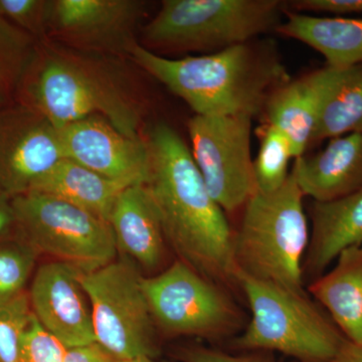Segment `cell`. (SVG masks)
Masks as SVG:
<instances>
[{
    "label": "cell",
    "mask_w": 362,
    "mask_h": 362,
    "mask_svg": "<svg viewBox=\"0 0 362 362\" xmlns=\"http://www.w3.org/2000/svg\"><path fill=\"white\" fill-rule=\"evenodd\" d=\"M13 218V214L6 213L4 209H0V235L8 228Z\"/></svg>",
    "instance_id": "obj_32"
},
{
    "label": "cell",
    "mask_w": 362,
    "mask_h": 362,
    "mask_svg": "<svg viewBox=\"0 0 362 362\" xmlns=\"http://www.w3.org/2000/svg\"><path fill=\"white\" fill-rule=\"evenodd\" d=\"M140 68L181 98L195 115H261L289 81L268 44L233 45L202 56L169 59L134 42L127 51Z\"/></svg>",
    "instance_id": "obj_2"
},
{
    "label": "cell",
    "mask_w": 362,
    "mask_h": 362,
    "mask_svg": "<svg viewBox=\"0 0 362 362\" xmlns=\"http://www.w3.org/2000/svg\"><path fill=\"white\" fill-rule=\"evenodd\" d=\"M33 94L40 115L58 130L99 116L123 134L140 137L135 102L108 71L90 59L54 51L40 66Z\"/></svg>",
    "instance_id": "obj_7"
},
{
    "label": "cell",
    "mask_w": 362,
    "mask_h": 362,
    "mask_svg": "<svg viewBox=\"0 0 362 362\" xmlns=\"http://www.w3.org/2000/svg\"><path fill=\"white\" fill-rule=\"evenodd\" d=\"M305 195L290 173L270 194L256 192L243 207L233 230V258L238 275L303 290L302 263L310 239Z\"/></svg>",
    "instance_id": "obj_4"
},
{
    "label": "cell",
    "mask_w": 362,
    "mask_h": 362,
    "mask_svg": "<svg viewBox=\"0 0 362 362\" xmlns=\"http://www.w3.org/2000/svg\"><path fill=\"white\" fill-rule=\"evenodd\" d=\"M310 239L302 263L305 286L320 277L345 250L362 245V188L334 201L312 202Z\"/></svg>",
    "instance_id": "obj_16"
},
{
    "label": "cell",
    "mask_w": 362,
    "mask_h": 362,
    "mask_svg": "<svg viewBox=\"0 0 362 362\" xmlns=\"http://www.w3.org/2000/svg\"><path fill=\"white\" fill-rule=\"evenodd\" d=\"M59 132L66 158L126 187L146 180L148 152L143 138L123 134L99 116L69 124Z\"/></svg>",
    "instance_id": "obj_11"
},
{
    "label": "cell",
    "mask_w": 362,
    "mask_h": 362,
    "mask_svg": "<svg viewBox=\"0 0 362 362\" xmlns=\"http://www.w3.org/2000/svg\"><path fill=\"white\" fill-rule=\"evenodd\" d=\"M66 352L65 345L45 330L33 314L21 339V362H65Z\"/></svg>",
    "instance_id": "obj_26"
},
{
    "label": "cell",
    "mask_w": 362,
    "mask_h": 362,
    "mask_svg": "<svg viewBox=\"0 0 362 362\" xmlns=\"http://www.w3.org/2000/svg\"><path fill=\"white\" fill-rule=\"evenodd\" d=\"M118 359L111 356L97 342L82 346L66 349L65 362H117Z\"/></svg>",
    "instance_id": "obj_30"
},
{
    "label": "cell",
    "mask_w": 362,
    "mask_h": 362,
    "mask_svg": "<svg viewBox=\"0 0 362 362\" xmlns=\"http://www.w3.org/2000/svg\"><path fill=\"white\" fill-rule=\"evenodd\" d=\"M362 132V65L340 69L324 95L312 144Z\"/></svg>",
    "instance_id": "obj_22"
},
{
    "label": "cell",
    "mask_w": 362,
    "mask_h": 362,
    "mask_svg": "<svg viewBox=\"0 0 362 362\" xmlns=\"http://www.w3.org/2000/svg\"><path fill=\"white\" fill-rule=\"evenodd\" d=\"M64 158L59 130L40 114L26 118L0 133V187L26 194Z\"/></svg>",
    "instance_id": "obj_14"
},
{
    "label": "cell",
    "mask_w": 362,
    "mask_h": 362,
    "mask_svg": "<svg viewBox=\"0 0 362 362\" xmlns=\"http://www.w3.org/2000/svg\"><path fill=\"white\" fill-rule=\"evenodd\" d=\"M339 70L326 66L297 80H289L269 98L264 111L267 124L287 137L295 159L303 156L312 145L324 95Z\"/></svg>",
    "instance_id": "obj_17"
},
{
    "label": "cell",
    "mask_w": 362,
    "mask_h": 362,
    "mask_svg": "<svg viewBox=\"0 0 362 362\" xmlns=\"http://www.w3.org/2000/svg\"><path fill=\"white\" fill-rule=\"evenodd\" d=\"M298 187L313 202L341 199L362 188V132L333 138L315 154L295 159Z\"/></svg>",
    "instance_id": "obj_18"
},
{
    "label": "cell",
    "mask_w": 362,
    "mask_h": 362,
    "mask_svg": "<svg viewBox=\"0 0 362 362\" xmlns=\"http://www.w3.org/2000/svg\"><path fill=\"white\" fill-rule=\"evenodd\" d=\"M13 220L35 252L49 255L82 274L115 259L118 247L109 221L40 192L14 197Z\"/></svg>",
    "instance_id": "obj_9"
},
{
    "label": "cell",
    "mask_w": 362,
    "mask_h": 362,
    "mask_svg": "<svg viewBox=\"0 0 362 362\" xmlns=\"http://www.w3.org/2000/svg\"><path fill=\"white\" fill-rule=\"evenodd\" d=\"M306 288L349 341L362 343V245L343 251Z\"/></svg>",
    "instance_id": "obj_19"
},
{
    "label": "cell",
    "mask_w": 362,
    "mask_h": 362,
    "mask_svg": "<svg viewBox=\"0 0 362 362\" xmlns=\"http://www.w3.org/2000/svg\"><path fill=\"white\" fill-rule=\"evenodd\" d=\"M47 1L0 0V14L20 25L39 32L45 28Z\"/></svg>",
    "instance_id": "obj_28"
},
{
    "label": "cell",
    "mask_w": 362,
    "mask_h": 362,
    "mask_svg": "<svg viewBox=\"0 0 362 362\" xmlns=\"http://www.w3.org/2000/svg\"><path fill=\"white\" fill-rule=\"evenodd\" d=\"M294 13H362V0H294L286 4Z\"/></svg>",
    "instance_id": "obj_29"
},
{
    "label": "cell",
    "mask_w": 362,
    "mask_h": 362,
    "mask_svg": "<svg viewBox=\"0 0 362 362\" xmlns=\"http://www.w3.org/2000/svg\"><path fill=\"white\" fill-rule=\"evenodd\" d=\"M330 362H362V343L347 340Z\"/></svg>",
    "instance_id": "obj_31"
},
{
    "label": "cell",
    "mask_w": 362,
    "mask_h": 362,
    "mask_svg": "<svg viewBox=\"0 0 362 362\" xmlns=\"http://www.w3.org/2000/svg\"><path fill=\"white\" fill-rule=\"evenodd\" d=\"M173 356L180 362H281L272 352L232 351L204 345L178 347Z\"/></svg>",
    "instance_id": "obj_27"
},
{
    "label": "cell",
    "mask_w": 362,
    "mask_h": 362,
    "mask_svg": "<svg viewBox=\"0 0 362 362\" xmlns=\"http://www.w3.org/2000/svg\"><path fill=\"white\" fill-rule=\"evenodd\" d=\"M142 279L128 259H114L96 271L81 273L95 339L118 361L156 358L160 354V335L143 291Z\"/></svg>",
    "instance_id": "obj_8"
},
{
    "label": "cell",
    "mask_w": 362,
    "mask_h": 362,
    "mask_svg": "<svg viewBox=\"0 0 362 362\" xmlns=\"http://www.w3.org/2000/svg\"><path fill=\"white\" fill-rule=\"evenodd\" d=\"M143 7L135 0H54L47 1L45 28L78 49L127 52Z\"/></svg>",
    "instance_id": "obj_12"
},
{
    "label": "cell",
    "mask_w": 362,
    "mask_h": 362,
    "mask_svg": "<svg viewBox=\"0 0 362 362\" xmlns=\"http://www.w3.org/2000/svg\"><path fill=\"white\" fill-rule=\"evenodd\" d=\"M252 117L199 116L188 121L192 158L211 197L225 213L242 211L256 192Z\"/></svg>",
    "instance_id": "obj_10"
},
{
    "label": "cell",
    "mask_w": 362,
    "mask_h": 362,
    "mask_svg": "<svg viewBox=\"0 0 362 362\" xmlns=\"http://www.w3.org/2000/svg\"><path fill=\"white\" fill-rule=\"evenodd\" d=\"M35 254L30 246H0V302L23 294L35 265Z\"/></svg>",
    "instance_id": "obj_25"
},
{
    "label": "cell",
    "mask_w": 362,
    "mask_h": 362,
    "mask_svg": "<svg viewBox=\"0 0 362 362\" xmlns=\"http://www.w3.org/2000/svg\"><path fill=\"white\" fill-rule=\"evenodd\" d=\"M284 7L278 0H165L143 28L141 45L157 54L221 51L276 30Z\"/></svg>",
    "instance_id": "obj_5"
},
{
    "label": "cell",
    "mask_w": 362,
    "mask_h": 362,
    "mask_svg": "<svg viewBox=\"0 0 362 362\" xmlns=\"http://www.w3.org/2000/svg\"><path fill=\"white\" fill-rule=\"evenodd\" d=\"M247 327L226 349L280 352L296 362H330L347 338L307 290L239 276Z\"/></svg>",
    "instance_id": "obj_3"
},
{
    "label": "cell",
    "mask_w": 362,
    "mask_h": 362,
    "mask_svg": "<svg viewBox=\"0 0 362 362\" xmlns=\"http://www.w3.org/2000/svg\"><path fill=\"white\" fill-rule=\"evenodd\" d=\"M285 13V21L275 30L279 35L299 40L320 52L331 68L362 65V20Z\"/></svg>",
    "instance_id": "obj_20"
},
{
    "label": "cell",
    "mask_w": 362,
    "mask_h": 362,
    "mask_svg": "<svg viewBox=\"0 0 362 362\" xmlns=\"http://www.w3.org/2000/svg\"><path fill=\"white\" fill-rule=\"evenodd\" d=\"M117 362H159L153 357H138V358L129 359V361H118Z\"/></svg>",
    "instance_id": "obj_33"
},
{
    "label": "cell",
    "mask_w": 362,
    "mask_h": 362,
    "mask_svg": "<svg viewBox=\"0 0 362 362\" xmlns=\"http://www.w3.org/2000/svg\"><path fill=\"white\" fill-rule=\"evenodd\" d=\"M142 288L157 330L165 337H197L226 346L249 322L239 298L180 259L143 277Z\"/></svg>",
    "instance_id": "obj_6"
},
{
    "label": "cell",
    "mask_w": 362,
    "mask_h": 362,
    "mask_svg": "<svg viewBox=\"0 0 362 362\" xmlns=\"http://www.w3.org/2000/svg\"><path fill=\"white\" fill-rule=\"evenodd\" d=\"M109 223L118 250L143 269L161 272L170 265L165 263L171 250L144 183L122 190L117 197Z\"/></svg>",
    "instance_id": "obj_15"
},
{
    "label": "cell",
    "mask_w": 362,
    "mask_h": 362,
    "mask_svg": "<svg viewBox=\"0 0 362 362\" xmlns=\"http://www.w3.org/2000/svg\"><path fill=\"white\" fill-rule=\"evenodd\" d=\"M143 139L148 152L144 185L171 251L245 304L233 263L232 228L207 190L190 148L165 123L152 125Z\"/></svg>",
    "instance_id": "obj_1"
},
{
    "label": "cell",
    "mask_w": 362,
    "mask_h": 362,
    "mask_svg": "<svg viewBox=\"0 0 362 362\" xmlns=\"http://www.w3.org/2000/svg\"><path fill=\"white\" fill-rule=\"evenodd\" d=\"M73 267L54 261L40 267L30 287V308L66 349L96 342L89 300Z\"/></svg>",
    "instance_id": "obj_13"
},
{
    "label": "cell",
    "mask_w": 362,
    "mask_h": 362,
    "mask_svg": "<svg viewBox=\"0 0 362 362\" xmlns=\"http://www.w3.org/2000/svg\"><path fill=\"white\" fill-rule=\"evenodd\" d=\"M293 156L289 140L270 124L264 127L258 156L254 160L256 192L270 194L279 189L289 177Z\"/></svg>",
    "instance_id": "obj_23"
},
{
    "label": "cell",
    "mask_w": 362,
    "mask_h": 362,
    "mask_svg": "<svg viewBox=\"0 0 362 362\" xmlns=\"http://www.w3.org/2000/svg\"><path fill=\"white\" fill-rule=\"evenodd\" d=\"M126 187L71 159L64 158L28 192L52 195L109 221L117 197Z\"/></svg>",
    "instance_id": "obj_21"
},
{
    "label": "cell",
    "mask_w": 362,
    "mask_h": 362,
    "mask_svg": "<svg viewBox=\"0 0 362 362\" xmlns=\"http://www.w3.org/2000/svg\"><path fill=\"white\" fill-rule=\"evenodd\" d=\"M32 315L25 292L0 302V362H21V339Z\"/></svg>",
    "instance_id": "obj_24"
}]
</instances>
